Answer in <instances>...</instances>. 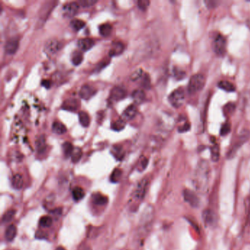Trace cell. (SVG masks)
Returning a JSON list of instances; mask_svg holds the SVG:
<instances>
[{
	"instance_id": "6da1fadb",
	"label": "cell",
	"mask_w": 250,
	"mask_h": 250,
	"mask_svg": "<svg viewBox=\"0 0 250 250\" xmlns=\"http://www.w3.org/2000/svg\"><path fill=\"white\" fill-rule=\"evenodd\" d=\"M210 179V169L206 161H201L197 165L192 178L193 187L197 192L204 194L208 190Z\"/></svg>"
},
{
	"instance_id": "7a4b0ae2",
	"label": "cell",
	"mask_w": 250,
	"mask_h": 250,
	"mask_svg": "<svg viewBox=\"0 0 250 250\" xmlns=\"http://www.w3.org/2000/svg\"><path fill=\"white\" fill-rule=\"evenodd\" d=\"M153 217H154L153 208L150 206L146 208L143 211L140 224H139V233L140 235H146L149 232L151 228Z\"/></svg>"
},
{
	"instance_id": "3957f363",
	"label": "cell",
	"mask_w": 250,
	"mask_h": 250,
	"mask_svg": "<svg viewBox=\"0 0 250 250\" xmlns=\"http://www.w3.org/2000/svg\"><path fill=\"white\" fill-rule=\"evenodd\" d=\"M206 84V77L201 74L193 75L188 84V92L190 94H194L203 90Z\"/></svg>"
},
{
	"instance_id": "277c9868",
	"label": "cell",
	"mask_w": 250,
	"mask_h": 250,
	"mask_svg": "<svg viewBox=\"0 0 250 250\" xmlns=\"http://www.w3.org/2000/svg\"><path fill=\"white\" fill-rule=\"evenodd\" d=\"M168 100L173 107H181L185 102V92L184 89L182 87L175 89L169 95Z\"/></svg>"
},
{
	"instance_id": "5b68a950",
	"label": "cell",
	"mask_w": 250,
	"mask_h": 250,
	"mask_svg": "<svg viewBox=\"0 0 250 250\" xmlns=\"http://www.w3.org/2000/svg\"><path fill=\"white\" fill-rule=\"evenodd\" d=\"M250 137V133L247 130H243L241 133L238 135L236 140L235 143L232 145L231 148L229 149L228 152V156H232L235 154V152L237 151L238 148L242 146L243 144L246 143L249 140Z\"/></svg>"
},
{
	"instance_id": "8992f818",
	"label": "cell",
	"mask_w": 250,
	"mask_h": 250,
	"mask_svg": "<svg viewBox=\"0 0 250 250\" xmlns=\"http://www.w3.org/2000/svg\"><path fill=\"white\" fill-rule=\"evenodd\" d=\"M227 42L222 35L216 36L213 41V49L218 56H223L226 52Z\"/></svg>"
},
{
	"instance_id": "52a82bcc",
	"label": "cell",
	"mask_w": 250,
	"mask_h": 250,
	"mask_svg": "<svg viewBox=\"0 0 250 250\" xmlns=\"http://www.w3.org/2000/svg\"><path fill=\"white\" fill-rule=\"evenodd\" d=\"M148 181L147 179H143L137 184V187L134 190L133 197L134 200L142 201L145 198L146 192H147V187H148Z\"/></svg>"
},
{
	"instance_id": "ba28073f",
	"label": "cell",
	"mask_w": 250,
	"mask_h": 250,
	"mask_svg": "<svg viewBox=\"0 0 250 250\" xmlns=\"http://www.w3.org/2000/svg\"><path fill=\"white\" fill-rule=\"evenodd\" d=\"M80 5L78 2H71L65 4L62 7L63 17L66 18H72L78 12Z\"/></svg>"
},
{
	"instance_id": "9c48e42d",
	"label": "cell",
	"mask_w": 250,
	"mask_h": 250,
	"mask_svg": "<svg viewBox=\"0 0 250 250\" xmlns=\"http://www.w3.org/2000/svg\"><path fill=\"white\" fill-rule=\"evenodd\" d=\"M126 95V90L124 87H115L111 90L109 100L112 102V103L118 102V101L122 100L123 99L125 98Z\"/></svg>"
},
{
	"instance_id": "30bf717a",
	"label": "cell",
	"mask_w": 250,
	"mask_h": 250,
	"mask_svg": "<svg viewBox=\"0 0 250 250\" xmlns=\"http://www.w3.org/2000/svg\"><path fill=\"white\" fill-rule=\"evenodd\" d=\"M184 200L188 203L191 207L197 208L200 205V200L194 191H190L188 189L184 190Z\"/></svg>"
},
{
	"instance_id": "8fae6325",
	"label": "cell",
	"mask_w": 250,
	"mask_h": 250,
	"mask_svg": "<svg viewBox=\"0 0 250 250\" xmlns=\"http://www.w3.org/2000/svg\"><path fill=\"white\" fill-rule=\"evenodd\" d=\"M61 42L59 41L56 40V39H52V40L48 41L45 44V51H46V54H53L57 53L60 49H61Z\"/></svg>"
},
{
	"instance_id": "7c38bea8",
	"label": "cell",
	"mask_w": 250,
	"mask_h": 250,
	"mask_svg": "<svg viewBox=\"0 0 250 250\" xmlns=\"http://www.w3.org/2000/svg\"><path fill=\"white\" fill-rule=\"evenodd\" d=\"M20 42L17 38H13L7 42L5 46V51L8 55H14L18 50Z\"/></svg>"
},
{
	"instance_id": "4fadbf2b",
	"label": "cell",
	"mask_w": 250,
	"mask_h": 250,
	"mask_svg": "<svg viewBox=\"0 0 250 250\" xmlns=\"http://www.w3.org/2000/svg\"><path fill=\"white\" fill-rule=\"evenodd\" d=\"M96 90L91 86L88 85V84H84L80 89V96L84 100H89L96 94Z\"/></svg>"
},
{
	"instance_id": "5bb4252c",
	"label": "cell",
	"mask_w": 250,
	"mask_h": 250,
	"mask_svg": "<svg viewBox=\"0 0 250 250\" xmlns=\"http://www.w3.org/2000/svg\"><path fill=\"white\" fill-rule=\"evenodd\" d=\"M77 45L80 50L83 52H87L94 46V41L90 38H84V39H80Z\"/></svg>"
},
{
	"instance_id": "9a60e30c",
	"label": "cell",
	"mask_w": 250,
	"mask_h": 250,
	"mask_svg": "<svg viewBox=\"0 0 250 250\" xmlns=\"http://www.w3.org/2000/svg\"><path fill=\"white\" fill-rule=\"evenodd\" d=\"M137 107L136 105L131 104L128 106L123 112L122 119L124 121H131L137 115Z\"/></svg>"
},
{
	"instance_id": "2e32d148",
	"label": "cell",
	"mask_w": 250,
	"mask_h": 250,
	"mask_svg": "<svg viewBox=\"0 0 250 250\" xmlns=\"http://www.w3.org/2000/svg\"><path fill=\"white\" fill-rule=\"evenodd\" d=\"M80 107V102L77 99H68L62 104V108L65 110L75 112Z\"/></svg>"
},
{
	"instance_id": "e0dca14e",
	"label": "cell",
	"mask_w": 250,
	"mask_h": 250,
	"mask_svg": "<svg viewBox=\"0 0 250 250\" xmlns=\"http://www.w3.org/2000/svg\"><path fill=\"white\" fill-rule=\"evenodd\" d=\"M124 50V45L121 42H115L112 43V48L109 51V55L111 57L118 56L121 55Z\"/></svg>"
},
{
	"instance_id": "ac0fdd59",
	"label": "cell",
	"mask_w": 250,
	"mask_h": 250,
	"mask_svg": "<svg viewBox=\"0 0 250 250\" xmlns=\"http://www.w3.org/2000/svg\"><path fill=\"white\" fill-rule=\"evenodd\" d=\"M131 97H132L133 100L137 104H140L146 99V93L141 89H138V90H135L133 91Z\"/></svg>"
},
{
	"instance_id": "d6986e66",
	"label": "cell",
	"mask_w": 250,
	"mask_h": 250,
	"mask_svg": "<svg viewBox=\"0 0 250 250\" xmlns=\"http://www.w3.org/2000/svg\"><path fill=\"white\" fill-rule=\"evenodd\" d=\"M17 233V227L14 225H9L5 230V239L8 241H14Z\"/></svg>"
},
{
	"instance_id": "ffe728a7",
	"label": "cell",
	"mask_w": 250,
	"mask_h": 250,
	"mask_svg": "<svg viewBox=\"0 0 250 250\" xmlns=\"http://www.w3.org/2000/svg\"><path fill=\"white\" fill-rule=\"evenodd\" d=\"M218 87L222 89V90H225L226 92H229V93L234 92L235 90V86L230 82L226 81V80L219 82L218 83Z\"/></svg>"
},
{
	"instance_id": "44dd1931",
	"label": "cell",
	"mask_w": 250,
	"mask_h": 250,
	"mask_svg": "<svg viewBox=\"0 0 250 250\" xmlns=\"http://www.w3.org/2000/svg\"><path fill=\"white\" fill-rule=\"evenodd\" d=\"M24 185V179L22 175L17 174L12 178V186L15 189H21Z\"/></svg>"
},
{
	"instance_id": "7402d4cb",
	"label": "cell",
	"mask_w": 250,
	"mask_h": 250,
	"mask_svg": "<svg viewBox=\"0 0 250 250\" xmlns=\"http://www.w3.org/2000/svg\"><path fill=\"white\" fill-rule=\"evenodd\" d=\"M52 128V131L58 135H61V134H65L66 132V127L61 122L53 123Z\"/></svg>"
},
{
	"instance_id": "603a6c76",
	"label": "cell",
	"mask_w": 250,
	"mask_h": 250,
	"mask_svg": "<svg viewBox=\"0 0 250 250\" xmlns=\"http://www.w3.org/2000/svg\"><path fill=\"white\" fill-rule=\"evenodd\" d=\"M73 198L74 199L75 201H80L84 198L85 193H84V189L81 187H77L74 188L72 191Z\"/></svg>"
},
{
	"instance_id": "cb8c5ba5",
	"label": "cell",
	"mask_w": 250,
	"mask_h": 250,
	"mask_svg": "<svg viewBox=\"0 0 250 250\" xmlns=\"http://www.w3.org/2000/svg\"><path fill=\"white\" fill-rule=\"evenodd\" d=\"M79 120H80V124L83 127H88L90 125V118L87 112H80Z\"/></svg>"
},
{
	"instance_id": "d4e9b609",
	"label": "cell",
	"mask_w": 250,
	"mask_h": 250,
	"mask_svg": "<svg viewBox=\"0 0 250 250\" xmlns=\"http://www.w3.org/2000/svg\"><path fill=\"white\" fill-rule=\"evenodd\" d=\"M36 147H37L38 151L42 153L46 150V141L43 136H40L37 138L36 142Z\"/></svg>"
},
{
	"instance_id": "484cf974",
	"label": "cell",
	"mask_w": 250,
	"mask_h": 250,
	"mask_svg": "<svg viewBox=\"0 0 250 250\" xmlns=\"http://www.w3.org/2000/svg\"><path fill=\"white\" fill-rule=\"evenodd\" d=\"M112 26L109 24H104L99 27V33L103 37H107L112 33Z\"/></svg>"
},
{
	"instance_id": "4316f807",
	"label": "cell",
	"mask_w": 250,
	"mask_h": 250,
	"mask_svg": "<svg viewBox=\"0 0 250 250\" xmlns=\"http://www.w3.org/2000/svg\"><path fill=\"white\" fill-rule=\"evenodd\" d=\"M82 156H83V150H81V148H80V147H74L72 154L71 156L72 162L74 163H77L81 159Z\"/></svg>"
},
{
	"instance_id": "83f0119b",
	"label": "cell",
	"mask_w": 250,
	"mask_h": 250,
	"mask_svg": "<svg viewBox=\"0 0 250 250\" xmlns=\"http://www.w3.org/2000/svg\"><path fill=\"white\" fill-rule=\"evenodd\" d=\"M71 27L74 29L75 31H80L82 29L84 28L85 26V22L83 20H74L70 23Z\"/></svg>"
},
{
	"instance_id": "f1b7e54d",
	"label": "cell",
	"mask_w": 250,
	"mask_h": 250,
	"mask_svg": "<svg viewBox=\"0 0 250 250\" xmlns=\"http://www.w3.org/2000/svg\"><path fill=\"white\" fill-rule=\"evenodd\" d=\"M93 199L95 204L99 205V206H103V205L106 204L108 201L107 197L101 194H94Z\"/></svg>"
},
{
	"instance_id": "f546056e",
	"label": "cell",
	"mask_w": 250,
	"mask_h": 250,
	"mask_svg": "<svg viewBox=\"0 0 250 250\" xmlns=\"http://www.w3.org/2000/svg\"><path fill=\"white\" fill-rule=\"evenodd\" d=\"M210 155L211 159L213 162H216L219 161V156H220V150H219V146L217 145H213L210 148Z\"/></svg>"
},
{
	"instance_id": "4dcf8cb0",
	"label": "cell",
	"mask_w": 250,
	"mask_h": 250,
	"mask_svg": "<svg viewBox=\"0 0 250 250\" xmlns=\"http://www.w3.org/2000/svg\"><path fill=\"white\" fill-rule=\"evenodd\" d=\"M52 222H53V220H52V217L49 216H43L41 218L39 225L42 228H49L52 225Z\"/></svg>"
},
{
	"instance_id": "1f68e13d",
	"label": "cell",
	"mask_w": 250,
	"mask_h": 250,
	"mask_svg": "<svg viewBox=\"0 0 250 250\" xmlns=\"http://www.w3.org/2000/svg\"><path fill=\"white\" fill-rule=\"evenodd\" d=\"M83 61V55L81 52H74L71 56V61L74 65H80Z\"/></svg>"
},
{
	"instance_id": "d6a6232c",
	"label": "cell",
	"mask_w": 250,
	"mask_h": 250,
	"mask_svg": "<svg viewBox=\"0 0 250 250\" xmlns=\"http://www.w3.org/2000/svg\"><path fill=\"white\" fill-rule=\"evenodd\" d=\"M203 219L208 225H210L214 222V214L210 210H205L203 213Z\"/></svg>"
},
{
	"instance_id": "836d02e7",
	"label": "cell",
	"mask_w": 250,
	"mask_h": 250,
	"mask_svg": "<svg viewBox=\"0 0 250 250\" xmlns=\"http://www.w3.org/2000/svg\"><path fill=\"white\" fill-rule=\"evenodd\" d=\"M125 121L121 118V119L118 120V121L114 122L113 124L111 125V128H112V130L114 131H121V130L124 129L125 128Z\"/></svg>"
},
{
	"instance_id": "e575fe53",
	"label": "cell",
	"mask_w": 250,
	"mask_h": 250,
	"mask_svg": "<svg viewBox=\"0 0 250 250\" xmlns=\"http://www.w3.org/2000/svg\"><path fill=\"white\" fill-rule=\"evenodd\" d=\"M74 149V146H72V144L68 143V142H66V143L62 145V150H63L64 154H65L66 157H69V156H71Z\"/></svg>"
},
{
	"instance_id": "d590c367",
	"label": "cell",
	"mask_w": 250,
	"mask_h": 250,
	"mask_svg": "<svg viewBox=\"0 0 250 250\" xmlns=\"http://www.w3.org/2000/svg\"><path fill=\"white\" fill-rule=\"evenodd\" d=\"M180 124L178 126V131L181 133L187 132L189 130L190 124L187 122V120L184 118H182V120L179 121Z\"/></svg>"
},
{
	"instance_id": "8d00e7d4",
	"label": "cell",
	"mask_w": 250,
	"mask_h": 250,
	"mask_svg": "<svg viewBox=\"0 0 250 250\" xmlns=\"http://www.w3.org/2000/svg\"><path fill=\"white\" fill-rule=\"evenodd\" d=\"M16 210H9L8 211L5 212L4 213L3 216H2V222H8L12 220L15 216Z\"/></svg>"
},
{
	"instance_id": "74e56055",
	"label": "cell",
	"mask_w": 250,
	"mask_h": 250,
	"mask_svg": "<svg viewBox=\"0 0 250 250\" xmlns=\"http://www.w3.org/2000/svg\"><path fill=\"white\" fill-rule=\"evenodd\" d=\"M121 175H122V171L120 169H115V170L112 172V175H111V181L112 182H118L121 178Z\"/></svg>"
},
{
	"instance_id": "f35d334b",
	"label": "cell",
	"mask_w": 250,
	"mask_h": 250,
	"mask_svg": "<svg viewBox=\"0 0 250 250\" xmlns=\"http://www.w3.org/2000/svg\"><path fill=\"white\" fill-rule=\"evenodd\" d=\"M112 154L114 155L115 158L118 160H121L124 157V153H123L122 149L120 147H114L112 150Z\"/></svg>"
},
{
	"instance_id": "ab89813d",
	"label": "cell",
	"mask_w": 250,
	"mask_h": 250,
	"mask_svg": "<svg viewBox=\"0 0 250 250\" xmlns=\"http://www.w3.org/2000/svg\"><path fill=\"white\" fill-rule=\"evenodd\" d=\"M80 6L83 8H88V7L93 6L95 4L97 3V1H93V0H82L78 2Z\"/></svg>"
},
{
	"instance_id": "60d3db41",
	"label": "cell",
	"mask_w": 250,
	"mask_h": 250,
	"mask_svg": "<svg viewBox=\"0 0 250 250\" xmlns=\"http://www.w3.org/2000/svg\"><path fill=\"white\" fill-rule=\"evenodd\" d=\"M150 3V1H148V0H139L138 2H137V5H138L139 8L140 10L145 11L148 8Z\"/></svg>"
},
{
	"instance_id": "b9f144b4",
	"label": "cell",
	"mask_w": 250,
	"mask_h": 250,
	"mask_svg": "<svg viewBox=\"0 0 250 250\" xmlns=\"http://www.w3.org/2000/svg\"><path fill=\"white\" fill-rule=\"evenodd\" d=\"M230 125L228 123H225L221 127L220 134L222 136H225L229 134L230 131Z\"/></svg>"
},
{
	"instance_id": "7bdbcfd3",
	"label": "cell",
	"mask_w": 250,
	"mask_h": 250,
	"mask_svg": "<svg viewBox=\"0 0 250 250\" xmlns=\"http://www.w3.org/2000/svg\"><path fill=\"white\" fill-rule=\"evenodd\" d=\"M142 86H143L144 88L150 89V79L148 74H145V76H143V83H142Z\"/></svg>"
},
{
	"instance_id": "ee69618b",
	"label": "cell",
	"mask_w": 250,
	"mask_h": 250,
	"mask_svg": "<svg viewBox=\"0 0 250 250\" xmlns=\"http://www.w3.org/2000/svg\"><path fill=\"white\" fill-rule=\"evenodd\" d=\"M142 77H143V70L139 69L136 71L135 72L133 73L132 75L131 76V80L132 81H137Z\"/></svg>"
},
{
	"instance_id": "f6af8a7d",
	"label": "cell",
	"mask_w": 250,
	"mask_h": 250,
	"mask_svg": "<svg viewBox=\"0 0 250 250\" xmlns=\"http://www.w3.org/2000/svg\"><path fill=\"white\" fill-rule=\"evenodd\" d=\"M42 85L45 88L49 89L51 87V83L49 80H43L42 82Z\"/></svg>"
},
{
	"instance_id": "bcb514c9",
	"label": "cell",
	"mask_w": 250,
	"mask_h": 250,
	"mask_svg": "<svg viewBox=\"0 0 250 250\" xmlns=\"http://www.w3.org/2000/svg\"><path fill=\"white\" fill-rule=\"evenodd\" d=\"M147 163H148V160L146 158H144L143 160L141 161V167L142 169H145L147 167Z\"/></svg>"
},
{
	"instance_id": "7dc6e473",
	"label": "cell",
	"mask_w": 250,
	"mask_h": 250,
	"mask_svg": "<svg viewBox=\"0 0 250 250\" xmlns=\"http://www.w3.org/2000/svg\"><path fill=\"white\" fill-rule=\"evenodd\" d=\"M79 250H91V249L87 247V246H83V247H82Z\"/></svg>"
},
{
	"instance_id": "c3c4849f",
	"label": "cell",
	"mask_w": 250,
	"mask_h": 250,
	"mask_svg": "<svg viewBox=\"0 0 250 250\" xmlns=\"http://www.w3.org/2000/svg\"><path fill=\"white\" fill-rule=\"evenodd\" d=\"M65 250V249L64 248V247H58V248H57L56 250Z\"/></svg>"
}]
</instances>
